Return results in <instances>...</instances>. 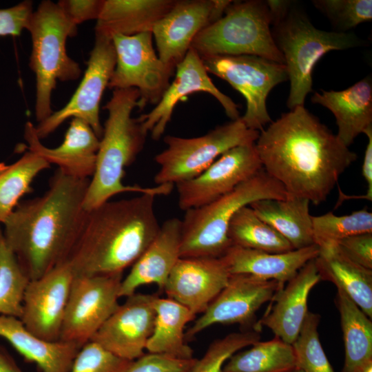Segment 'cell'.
<instances>
[{"mask_svg": "<svg viewBox=\"0 0 372 372\" xmlns=\"http://www.w3.org/2000/svg\"><path fill=\"white\" fill-rule=\"evenodd\" d=\"M74 276L66 261L41 278L29 281L19 318L28 331L45 340H60Z\"/></svg>", "mask_w": 372, "mask_h": 372, "instance_id": "ac0fdd59", "label": "cell"}, {"mask_svg": "<svg viewBox=\"0 0 372 372\" xmlns=\"http://www.w3.org/2000/svg\"><path fill=\"white\" fill-rule=\"evenodd\" d=\"M315 259V258H314ZM314 259L306 263L273 296V302L256 324L270 329L282 341L292 344L308 313L307 301L311 289L321 280Z\"/></svg>", "mask_w": 372, "mask_h": 372, "instance_id": "7402d4cb", "label": "cell"}, {"mask_svg": "<svg viewBox=\"0 0 372 372\" xmlns=\"http://www.w3.org/2000/svg\"><path fill=\"white\" fill-rule=\"evenodd\" d=\"M176 0H104L95 34L111 38L152 32Z\"/></svg>", "mask_w": 372, "mask_h": 372, "instance_id": "4316f807", "label": "cell"}, {"mask_svg": "<svg viewBox=\"0 0 372 372\" xmlns=\"http://www.w3.org/2000/svg\"><path fill=\"white\" fill-rule=\"evenodd\" d=\"M319 253L317 245L283 253H269L231 245L220 257L230 274H249L284 286Z\"/></svg>", "mask_w": 372, "mask_h": 372, "instance_id": "cb8c5ba5", "label": "cell"}, {"mask_svg": "<svg viewBox=\"0 0 372 372\" xmlns=\"http://www.w3.org/2000/svg\"><path fill=\"white\" fill-rule=\"evenodd\" d=\"M196 360L148 353L134 360L126 372H189Z\"/></svg>", "mask_w": 372, "mask_h": 372, "instance_id": "60d3db41", "label": "cell"}, {"mask_svg": "<svg viewBox=\"0 0 372 372\" xmlns=\"http://www.w3.org/2000/svg\"><path fill=\"white\" fill-rule=\"evenodd\" d=\"M154 307L156 313L154 327L145 349L150 353L178 359L193 358V350L186 342L184 329L196 315L169 298L156 296Z\"/></svg>", "mask_w": 372, "mask_h": 372, "instance_id": "f546056e", "label": "cell"}, {"mask_svg": "<svg viewBox=\"0 0 372 372\" xmlns=\"http://www.w3.org/2000/svg\"><path fill=\"white\" fill-rule=\"evenodd\" d=\"M122 274L74 276L60 340L79 348L92 340L119 305Z\"/></svg>", "mask_w": 372, "mask_h": 372, "instance_id": "7c38bea8", "label": "cell"}, {"mask_svg": "<svg viewBox=\"0 0 372 372\" xmlns=\"http://www.w3.org/2000/svg\"><path fill=\"white\" fill-rule=\"evenodd\" d=\"M359 372H372V363L369 364Z\"/></svg>", "mask_w": 372, "mask_h": 372, "instance_id": "c3c4849f", "label": "cell"}, {"mask_svg": "<svg viewBox=\"0 0 372 372\" xmlns=\"http://www.w3.org/2000/svg\"><path fill=\"white\" fill-rule=\"evenodd\" d=\"M30 280L8 246L0 228V314L20 318Z\"/></svg>", "mask_w": 372, "mask_h": 372, "instance_id": "e575fe53", "label": "cell"}, {"mask_svg": "<svg viewBox=\"0 0 372 372\" xmlns=\"http://www.w3.org/2000/svg\"><path fill=\"white\" fill-rule=\"evenodd\" d=\"M104 0H61L57 4L75 25L84 21L97 20Z\"/></svg>", "mask_w": 372, "mask_h": 372, "instance_id": "ee69618b", "label": "cell"}, {"mask_svg": "<svg viewBox=\"0 0 372 372\" xmlns=\"http://www.w3.org/2000/svg\"><path fill=\"white\" fill-rule=\"evenodd\" d=\"M287 196L281 183L262 168L229 193L186 210L181 220L180 257H222L231 246L227 231L238 210L258 200Z\"/></svg>", "mask_w": 372, "mask_h": 372, "instance_id": "5b68a950", "label": "cell"}, {"mask_svg": "<svg viewBox=\"0 0 372 372\" xmlns=\"http://www.w3.org/2000/svg\"><path fill=\"white\" fill-rule=\"evenodd\" d=\"M155 298L154 295L136 293L127 297L90 341L127 360L141 357L154 327Z\"/></svg>", "mask_w": 372, "mask_h": 372, "instance_id": "d6986e66", "label": "cell"}, {"mask_svg": "<svg viewBox=\"0 0 372 372\" xmlns=\"http://www.w3.org/2000/svg\"><path fill=\"white\" fill-rule=\"evenodd\" d=\"M337 289L335 302L345 349L342 372H359L372 363L371 319L344 291Z\"/></svg>", "mask_w": 372, "mask_h": 372, "instance_id": "4dcf8cb0", "label": "cell"}, {"mask_svg": "<svg viewBox=\"0 0 372 372\" xmlns=\"http://www.w3.org/2000/svg\"><path fill=\"white\" fill-rule=\"evenodd\" d=\"M318 246L319 253L314 261L321 280L333 282L371 319L372 270L348 258L335 242Z\"/></svg>", "mask_w": 372, "mask_h": 372, "instance_id": "83f0119b", "label": "cell"}, {"mask_svg": "<svg viewBox=\"0 0 372 372\" xmlns=\"http://www.w3.org/2000/svg\"><path fill=\"white\" fill-rule=\"evenodd\" d=\"M227 236L231 245L269 253L293 250L289 241L262 220L249 206L236 211L229 225Z\"/></svg>", "mask_w": 372, "mask_h": 372, "instance_id": "d6a6232c", "label": "cell"}, {"mask_svg": "<svg viewBox=\"0 0 372 372\" xmlns=\"http://www.w3.org/2000/svg\"><path fill=\"white\" fill-rule=\"evenodd\" d=\"M26 29L32 42L29 65L36 76L35 116L41 122L52 113L51 96L56 81H74L81 73L65 48L67 39L76 34L77 25L57 3L43 1L32 12Z\"/></svg>", "mask_w": 372, "mask_h": 372, "instance_id": "52a82bcc", "label": "cell"}, {"mask_svg": "<svg viewBox=\"0 0 372 372\" xmlns=\"http://www.w3.org/2000/svg\"><path fill=\"white\" fill-rule=\"evenodd\" d=\"M230 0H176L152 30L157 54L173 70L184 59L196 36L219 19Z\"/></svg>", "mask_w": 372, "mask_h": 372, "instance_id": "9a60e30c", "label": "cell"}, {"mask_svg": "<svg viewBox=\"0 0 372 372\" xmlns=\"http://www.w3.org/2000/svg\"><path fill=\"white\" fill-rule=\"evenodd\" d=\"M266 3L271 14V25H273L286 16L293 2L283 0H268L266 1Z\"/></svg>", "mask_w": 372, "mask_h": 372, "instance_id": "bcb514c9", "label": "cell"}, {"mask_svg": "<svg viewBox=\"0 0 372 372\" xmlns=\"http://www.w3.org/2000/svg\"><path fill=\"white\" fill-rule=\"evenodd\" d=\"M335 244L351 260L372 270V233L349 236L338 240Z\"/></svg>", "mask_w": 372, "mask_h": 372, "instance_id": "b9f144b4", "label": "cell"}, {"mask_svg": "<svg viewBox=\"0 0 372 372\" xmlns=\"http://www.w3.org/2000/svg\"><path fill=\"white\" fill-rule=\"evenodd\" d=\"M309 204L306 198L288 195L284 200H258L249 206L287 239L293 249H298L315 245Z\"/></svg>", "mask_w": 372, "mask_h": 372, "instance_id": "f1b7e54d", "label": "cell"}, {"mask_svg": "<svg viewBox=\"0 0 372 372\" xmlns=\"http://www.w3.org/2000/svg\"><path fill=\"white\" fill-rule=\"evenodd\" d=\"M132 362L90 341L80 349L69 372H126Z\"/></svg>", "mask_w": 372, "mask_h": 372, "instance_id": "ab89813d", "label": "cell"}, {"mask_svg": "<svg viewBox=\"0 0 372 372\" xmlns=\"http://www.w3.org/2000/svg\"><path fill=\"white\" fill-rule=\"evenodd\" d=\"M311 102L333 114L338 128L336 135L347 147L372 126V81L369 75L344 90L316 92Z\"/></svg>", "mask_w": 372, "mask_h": 372, "instance_id": "d4e9b609", "label": "cell"}, {"mask_svg": "<svg viewBox=\"0 0 372 372\" xmlns=\"http://www.w3.org/2000/svg\"><path fill=\"white\" fill-rule=\"evenodd\" d=\"M312 227L316 245L336 242L353 235L372 233V213L363 208L344 216L332 212L312 216Z\"/></svg>", "mask_w": 372, "mask_h": 372, "instance_id": "d590c367", "label": "cell"}, {"mask_svg": "<svg viewBox=\"0 0 372 372\" xmlns=\"http://www.w3.org/2000/svg\"><path fill=\"white\" fill-rule=\"evenodd\" d=\"M255 143L233 147L196 177L175 184L180 209L206 205L229 193L260 169Z\"/></svg>", "mask_w": 372, "mask_h": 372, "instance_id": "5bb4252c", "label": "cell"}, {"mask_svg": "<svg viewBox=\"0 0 372 372\" xmlns=\"http://www.w3.org/2000/svg\"><path fill=\"white\" fill-rule=\"evenodd\" d=\"M320 320L319 314L309 311L297 338L291 344L297 369L303 372H334L319 339Z\"/></svg>", "mask_w": 372, "mask_h": 372, "instance_id": "8d00e7d4", "label": "cell"}, {"mask_svg": "<svg viewBox=\"0 0 372 372\" xmlns=\"http://www.w3.org/2000/svg\"><path fill=\"white\" fill-rule=\"evenodd\" d=\"M0 372H23L1 346H0Z\"/></svg>", "mask_w": 372, "mask_h": 372, "instance_id": "7dc6e473", "label": "cell"}, {"mask_svg": "<svg viewBox=\"0 0 372 372\" xmlns=\"http://www.w3.org/2000/svg\"><path fill=\"white\" fill-rule=\"evenodd\" d=\"M25 148L40 156L50 165L70 176L90 178L95 170L96 154L100 139L92 127L81 119L73 118L63 143L55 148H49L40 141L32 122L25 124Z\"/></svg>", "mask_w": 372, "mask_h": 372, "instance_id": "44dd1931", "label": "cell"}, {"mask_svg": "<svg viewBox=\"0 0 372 372\" xmlns=\"http://www.w3.org/2000/svg\"><path fill=\"white\" fill-rule=\"evenodd\" d=\"M282 287L272 280L249 274H231L227 285L187 330L186 340L218 323L239 324L245 327L252 325L256 330V311L271 300Z\"/></svg>", "mask_w": 372, "mask_h": 372, "instance_id": "2e32d148", "label": "cell"}, {"mask_svg": "<svg viewBox=\"0 0 372 372\" xmlns=\"http://www.w3.org/2000/svg\"><path fill=\"white\" fill-rule=\"evenodd\" d=\"M368 138V143L365 149L363 163L362 166V174L367 183V190L364 195L352 197L350 198H363L369 201L372 200V126L367 128L364 132Z\"/></svg>", "mask_w": 372, "mask_h": 372, "instance_id": "f6af8a7d", "label": "cell"}, {"mask_svg": "<svg viewBox=\"0 0 372 372\" xmlns=\"http://www.w3.org/2000/svg\"><path fill=\"white\" fill-rule=\"evenodd\" d=\"M140 93L136 88L116 89L103 107L108 112L96 154V166L84 201L86 211L108 201L123 192L167 195L173 184L145 187L125 185L124 169L130 165L142 151L147 134L138 118L132 116L138 107Z\"/></svg>", "mask_w": 372, "mask_h": 372, "instance_id": "277c9868", "label": "cell"}, {"mask_svg": "<svg viewBox=\"0 0 372 372\" xmlns=\"http://www.w3.org/2000/svg\"><path fill=\"white\" fill-rule=\"evenodd\" d=\"M200 57L208 73L227 81L245 99L240 118L247 128L260 132L272 122L266 101L275 86L289 80L285 64L254 55Z\"/></svg>", "mask_w": 372, "mask_h": 372, "instance_id": "30bf717a", "label": "cell"}, {"mask_svg": "<svg viewBox=\"0 0 372 372\" xmlns=\"http://www.w3.org/2000/svg\"><path fill=\"white\" fill-rule=\"evenodd\" d=\"M291 372H303V371L302 370L299 369H296L293 370Z\"/></svg>", "mask_w": 372, "mask_h": 372, "instance_id": "f907efd6", "label": "cell"}, {"mask_svg": "<svg viewBox=\"0 0 372 372\" xmlns=\"http://www.w3.org/2000/svg\"><path fill=\"white\" fill-rule=\"evenodd\" d=\"M8 165H6L4 163H0V173L6 169Z\"/></svg>", "mask_w": 372, "mask_h": 372, "instance_id": "681fc988", "label": "cell"}, {"mask_svg": "<svg viewBox=\"0 0 372 372\" xmlns=\"http://www.w3.org/2000/svg\"><path fill=\"white\" fill-rule=\"evenodd\" d=\"M260 132L246 127L240 117L218 125L207 134L193 138L167 135L166 148L154 157L159 169L154 178L158 185L173 184L192 179L227 150L255 143Z\"/></svg>", "mask_w": 372, "mask_h": 372, "instance_id": "9c48e42d", "label": "cell"}, {"mask_svg": "<svg viewBox=\"0 0 372 372\" xmlns=\"http://www.w3.org/2000/svg\"><path fill=\"white\" fill-rule=\"evenodd\" d=\"M251 346L231 356L222 372H291L297 369L292 345L276 336Z\"/></svg>", "mask_w": 372, "mask_h": 372, "instance_id": "1f68e13d", "label": "cell"}, {"mask_svg": "<svg viewBox=\"0 0 372 372\" xmlns=\"http://www.w3.org/2000/svg\"><path fill=\"white\" fill-rule=\"evenodd\" d=\"M255 146L262 168L289 196L324 202L357 154L304 105L260 132Z\"/></svg>", "mask_w": 372, "mask_h": 372, "instance_id": "6da1fadb", "label": "cell"}, {"mask_svg": "<svg viewBox=\"0 0 372 372\" xmlns=\"http://www.w3.org/2000/svg\"><path fill=\"white\" fill-rule=\"evenodd\" d=\"M116 52L111 38L95 34V43L90 52L87 67L78 88L61 110L35 127L41 139L53 132L69 118H79L87 123L100 139L103 127L99 118V107L105 89L116 66Z\"/></svg>", "mask_w": 372, "mask_h": 372, "instance_id": "4fadbf2b", "label": "cell"}, {"mask_svg": "<svg viewBox=\"0 0 372 372\" xmlns=\"http://www.w3.org/2000/svg\"><path fill=\"white\" fill-rule=\"evenodd\" d=\"M155 196L107 201L86 211L68 259L74 276L123 273L158 234Z\"/></svg>", "mask_w": 372, "mask_h": 372, "instance_id": "3957f363", "label": "cell"}, {"mask_svg": "<svg viewBox=\"0 0 372 372\" xmlns=\"http://www.w3.org/2000/svg\"><path fill=\"white\" fill-rule=\"evenodd\" d=\"M181 220L172 218L161 226L154 240L122 280L119 296L128 297L136 289L154 283L163 289L167 280L180 258Z\"/></svg>", "mask_w": 372, "mask_h": 372, "instance_id": "603a6c76", "label": "cell"}, {"mask_svg": "<svg viewBox=\"0 0 372 372\" xmlns=\"http://www.w3.org/2000/svg\"><path fill=\"white\" fill-rule=\"evenodd\" d=\"M175 78L159 102L147 114L138 117L144 131L154 141L163 135L177 103L194 92H206L214 97L231 121L239 118L238 106L227 95L218 90L209 76L200 55L190 48L177 65Z\"/></svg>", "mask_w": 372, "mask_h": 372, "instance_id": "e0dca14e", "label": "cell"}, {"mask_svg": "<svg viewBox=\"0 0 372 372\" xmlns=\"http://www.w3.org/2000/svg\"><path fill=\"white\" fill-rule=\"evenodd\" d=\"M312 3L329 19L337 32H347L372 19L371 0H314Z\"/></svg>", "mask_w": 372, "mask_h": 372, "instance_id": "f35d334b", "label": "cell"}, {"mask_svg": "<svg viewBox=\"0 0 372 372\" xmlns=\"http://www.w3.org/2000/svg\"><path fill=\"white\" fill-rule=\"evenodd\" d=\"M230 273L220 258L180 257L163 290L194 315L203 313L227 285Z\"/></svg>", "mask_w": 372, "mask_h": 372, "instance_id": "ffe728a7", "label": "cell"}, {"mask_svg": "<svg viewBox=\"0 0 372 372\" xmlns=\"http://www.w3.org/2000/svg\"><path fill=\"white\" fill-rule=\"evenodd\" d=\"M32 3L25 1L5 9H0V37L19 36L26 29L32 13Z\"/></svg>", "mask_w": 372, "mask_h": 372, "instance_id": "7bdbcfd3", "label": "cell"}, {"mask_svg": "<svg viewBox=\"0 0 372 372\" xmlns=\"http://www.w3.org/2000/svg\"><path fill=\"white\" fill-rule=\"evenodd\" d=\"M50 166L44 159L27 151L0 173V224L5 223L20 198L31 192L34 178Z\"/></svg>", "mask_w": 372, "mask_h": 372, "instance_id": "836d02e7", "label": "cell"}, {"mask_svg": "<svg viewBox=\"0 0 372 372\" xmlns=\"http://www.w3.org/2000/svg\"><path fill=\"white\" fill-rule=\"evenodd\" d=\"M90 182L58 169L48 191L19 203L3 223L5 240L30 280L68 260L85 217Z\"/></svg>", "mask_w": 372, "mask_h": 372, "instance_id": "7a4b0ae2", "label": "cell"}, {"mask_svg": "<svg viewBox=\"0 0 372 372\" xmlns=\"http://www.w3.org/2000/svg\"><path fill=\"white\" fill-rule=\"evenodd\" d=\"M112 39L116 61L107 87L136 88L140 93V110L148 104L156 105L169 87L175 70L159 59L153 46L152 33L115 34Z\"/></svg>", "mask_w": 372, "mask_h": 372, "instance_id": "8fae6325", "label": "cell"}, {"mask_svg": "<svg viewBox=\"0 0 372 372\" xmlns=\"http://www.w3.org/2000/svg\"><path fill=\"white\" fill-rule=\"evenodd\" d=\"M271 25L266 1H231L219 19L196 36L191 48L200 56L254 55L285 64Z\"/></svg>", "mask_w": 372, "mask_h": 372, "instance_id": "ba28073f", "label": "cell"}, {"mask_svg": "<svg viewBox=\"0 0 372 372\" xmlns=\"http://www.w3.org/2000/svg\"><path fill=\"white\" fill-rule=\"evenodd\" d=\"M258 331L230 333L214 341L200 359H196L189 372H222L225 363L242 348L260 340Z\"/></svg>", "mask_w": 372, "mask_h": 372, "instance_id": "74e56055", "label": "cell"}, {"mask_svg": "<svg viewBox=\"0 0 372 372\" xmlns=\"http://www.w3.org/2000/svg\"><path fill=\"white\" fill-rule=\"evenodd\" d=\"M274 42L285 59L290 92L287 101L292 110L304 105L312 91V72L317 62L331 50H344L364 43L353 32L316 28L306 13L293 3L286 16L272 25Z\"/></svg>", "mask_w": 372, "mask_h": 372, "instance_id": "8992f818", "label": "cell"}, {"mask_svg": "<svg viewBox=\"0 0 372 372\" xmlns=\"http://www.w3.org/2000/svg\"><path fill=\"white\" fill-rule=\"evenodd\" d=\"M0 337L5 338L26 362L41 372H69L79 348L61 340L48 341L28 331L19 318L0 316Z\"/></svg>", "mask_w": 372, "mask_h": 372, "instance_id": "484cf974", "label": "cell"}]
</instances>
